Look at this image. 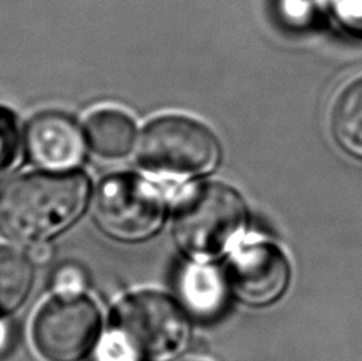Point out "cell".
<instances>
[{
    "mask_svg": "<svg viewBox=\"0 0 362 361\" xmlns=\"http://www.w3.org/2000/svg\"><path fill=\"white\" fill-rule=\"evenodd\" d=\"M89 197L81 172L29 173L0 190V234L21 243H38L69 228Z\"/></svg>",
    "mask_w": 362,
    "mask_h": 361,
    "instance_id": "1",
    "label": "cell"
},
{
    "mask_svg": "<svg viewBox=\"0 0 362 361\" xmlns=\"http://www.w3.org/2000/svg\"><path fill=\"white\" fill-rule=\"evenodd\" d=\"M247 224V205L230 186L202 182L186 188L173 214L178 247L199 261L221 256Z\"/></svg>",
    "mask_w": 362,
    "mask_h": 361,
    "instance_id": "2",
    "label": "cell"
},
{
    "mask_svg": "<svg viewBox=\"0 0 362 361\" xmlns=\"http://www.w3.org/2000/svg\"><path fill=\"white\" fill-rule=\"evenodd\" d=\"M112 334L137 361H170L189 339V321L175 301L158 292L126 296L115 307Z\"/></svg>",
    "mask_w": 362,
    "mask_h": 361,
    "instance_id": "3",
    "label": "cell"
},
{
    "mask_svg": "<svg viewBox=\"0 0 362 361\" xmlns=\"http://www.w3.org/2000/svg\"><path fill=\"white\" fill-rule=\"evenodd\" d=\"M137 154L139 163L150 172L167 177H196L216 166L219 145L202 122L170 115L145 127Z\"/></svg>",
    "mask_w": 362,
    "mask_h": 361,
    "instance_id": "4",
    "label": "cell"
},
{
    "mask_svg": "<svg viewBox=\"0 0 362 361\" xmlns=\"http://www.w3.org/2000/svg\"><path fill=\"white\" fill-rule=\"evenodd\" d=\"M94 215L105 234L122 242H139L160 228L165 202L156 186L137 176H112L95 191Z\"/></svg>",
    "mask_w": 362,
    "mask_h": 361,
    "instance_id": "5",
    "label": "cell"
},
{
    "mask_svg": "<svg viewBox=\"0 0 362 361\" xmlns=\"http://www.w3.org/2000/svg\"><path fill=\"white\" fill-rule=\"evenodd\" d=\"M100 326L94 301L83 294H57L37 312L32 340L47 361H80L93 350Z\"/></svg>",
    "mask_w": 362,
    "mask_h": 361,
    "instance_id": "6",
    "label": "cell"
},
{
    "mask_svg": "<svg viewBox=\"0 0 362 361\" xmlns=\"http://www.w3.org/2000/svg\"><path fill=\"white\" fill-rule=\"evenodd\" d=\"M229 280L245 304L264 307L288 292L291 264L284 251L270 242H248L238 247L229 264Z\"/></svg>",
    "mask_w": 362,
    "mask_h": 361,
    "instance_id": "7",
    "label": "cell"
},
{
    "mask_svg": "<svg viewBox=\"0 0 362 361\" xmlns=\"http://www.w3.org/2000/svg\"><path fill=\"white\" fill-rule=\"evenodd\" d=\"M25 145L35 164L49 171H67L80 164L85 153V135L67 115L47 112L30 121Z\"/></svg>",
    "mask_w": 362,
    "mask_h": 361,
    "instance_id": "8",
    "label": "cell"
},
{
    "mask_svg": "<svg viewBox=\"0 0 362 361\" xmlns=\"http://www.w3.org/2000/svg\"><path fill=\"white\" fill-rule=\"evenodd\" d=\"M85 135L97 156L105 159L124 158L135 142V125L124 112L103 108L86 121Z\"/></svg>",
    "mask_w": 362,
    "mask_h": 361,
    "instance_id": "9",
    "label": "cell"
},
{
    "mask_svg": "<svg viewBox=\"0 0 362 361\" xmlns=\"http://www.w3.org/2000/svg\"><path fill=\"white\" fill-rule=\"evenodd\" d=\"M185 306L202 320L215 319L226 306V283L216 269L204 264L186 266L180 277Z\"/></svg>",
    "mask_w": 362,
    "mask_h": 361,
    "instance_id": "10",
    "label": "cell"
},
{
    "mask_svg": "<svg viewBox=\"0 0 362 361\" xmlns=\"http://www.w3.org/2000/svg\"><path fill=\"white\" fill-rule=\"evenodd\" d=\"M331 129L341 150L362 159V76L339 94L332 108Z\"/></svg>",
    "mask_w": 362,
    "mask_h": 361,
    "instance_id": "11",
    "label": "cell"
},
{
    "mask_svg": "<svg viewBox=\"0 0 362 361\" xmlns=\"http://www.w3.org/2000/svg\"><path fill=\"white\" fill-rule=\"evenodd\" d=\"M32 283V260L23 251L0 245V317L13 314L23 306Z\"/></svg>",
    "mask_w": 362,
    "mask_h": 361,
    "instance_id": "12",
    "label": "cell"
},
{
    "mask_svg": "<svg viewBox=\"0 0 362 361\" xmlns=\"http://www.w3.org/2000/svg\"><path fill=\"white\" fill-rule=\"evenodd\" d=\"M19 158V129L15 113L0 105V180L10 173Z\"/></svg>",
    "mask_w": 362,
    "mask_h": 361,
    "instance_id": "13",
    "label": "cell"
},
{
    "mask_svg": "<svg viewBox=\"0 0 362 361\" xmlns=\"http://www.w3.org/2000/svg\"><path fill=\"white\" fill-rule=\"evenodd\" d=\"M86 287V275L75 264H66L57 269L54 275V290L57 294H80Z\"/></svg>",
    "mask_w": 362,
    "mask_h": 361,
    "instance_id": "14",
    "label": "cell"
},
{
    "mask_svg": "<svg viewBox=\"0 0 362 361\" xmlns=\"http://www.w3.org/2000/svg\"><path fill=\"white\" fill-rule=\"evenodd\" d=\"M334 13L348 30L362 34V0H332Z\"/></svg>",
    "mask_w": 362,
    "mask_h": 361,
    "instance_id": "15",
    "label": "cell"
},
{
    "mask_svg": "<svg viewBox=\"0 0 362 361\" xmlns=\"http://www.w3.org/2000/svg\"><path fill=\"white\" fill-rule=\"evenodd\" d=\"M97 361H137L115 334L108 333L97 352Z\"/></svg>",
    "mask_w": 362,
    "mask_h": 361,
    "instance_id": "16",
    "label": "cell"
},
{
    "mask_svg": "<svg viewBox=\"0 0 362 361\" xmlns=\"http://www.w3.org/2000/svg\"><path fill=\"white\" fill-rule=\"evenodd\" d=\"M49 256H51L49 247L42 242L35 243V247H32L30 250V260L35 263H47L49 261Z\"/></svg>",
    "mask_w": 362,
    "mask_h": 361,
    "instance_id": "17",
    "label": "cell"
},
{
    "mask_svg": "<svg viewBox=\"0 0 362 361\" xmlns=\"http://www.w3.org/2000/svg\"><path fill=\"white\" fill-rule=\"evenodd\" d=\"M186 361H200V360H186Z\"/></svg>",
    "mask_w": 362,
    "mask_h": 361,
    "instance_id": "18",
    "label": "cell"
}]
</instances>
